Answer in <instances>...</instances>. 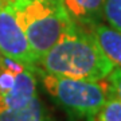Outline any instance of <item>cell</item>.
<instances>
[{
    "instance_id": "cell-1",
    "label": "cell",
    "mask_w": 121,
    "mask_h": 121,
    "mask_svg": "<svg viewBox=\"0 0 121 121\" xmlns=\"http://www.w3.org/2000/svg\"><path fill=\"white\" fill-rule=\"evenodd\" d=\"M39 69L59 77L102 81L114 66L89 30L74 23L39 60Z\"/></svg>"
},
{
    "instance_id": "cell-2",
    "label": "cell",
    "mask_w": 121,
    "mask_h": 121,
    "mask_svg": "<svg viewBox=\"0 0 121 121\" xmlns=\"http://www.w3.org/2000/svg\"><path fill=\"white\" fill-rule=\"evenodd\" d=\"M35 74L46 93L70 121H94L99 109L112 94L109 81L104 82V79L86 81L59 77L39 67Z\"/></svg>"
},
{
    "instance_id": "cell-3",
    "label": "cell",
    "mask_w": 121,
    "mask_h": 121,
    "mask_svg": "<svg viewBox=\"0 0 121 121\" xmlns=\"http://www.w3.org/2000/svg\"><path fill=\"white\" fill-rule=\"evenodd\" d=\"M38 62L66 32L71 20L63 0H7Z\"/></svg>"
},
{
    "instance_id": "cell-4",
    "label": "cell",
    "mask_w": 121,
    "mask_h": 121,
    "mask_svg": "<svg viewBox=\"0 0 121 121\" xmlns=\"http://www.w3.org/2000/svg\"><path fill=\"white\" fill-rule=\"evenodd\" d=\"M0 51L35 71L39 62L7 0H0Z\"/></svg>"
},
{
    "instance_id": "cell-5",
    "label": "cell",
    "mask_w": 121,
    "mask_h": 121,
    "mask_svg": "<svg viewBox=\"0 0 121 121\" xmlns=\"http://www.w3.org/2000/svg\"><path fill=\"white\" fill-rule=\"evenodd\" d=\"M38 95V78L32 70L24 69L16 75V82L11 90L0 94V112L19 109L28 105Z\"/></svg>"
},
{
    "instance_id": "cell-6",
    "label": "cell",
    "mask_w": 121,
    "mask_h": 121,
    "mask_svg": "<svg viewBox=\"0 0 121 121\" xmlns=\"http://www.w3.org/2000/svg\"><path fill=\"white\" fill-rule=\"evenodd\" d=\"M105 0H63V5L70 20L90 31L104 19Z\"/></svg>"
},
{
    "instance_id": "cell-7",
    "label": "cell",
    "mask_w": 121,
    "mask_h": 121,
    "mask_svg": "<svg viewBox=\"0 0 121 121\" xmlns=\"http://www.w3.org/2000/svg\"><path fill=\"white\" fill-rule=\"evenodd\" d=\"M90 32L114 69H121V32L102 23L94 26Z\"/></svg>"
},
{
    "instance_id": "cell-8",
    "label": "cell",
    "mask_w": 121,
    "mask_h": 121,
    "mask_svg": "<svg viewBox=\"0 0 121 121\" xmlns=\"http://www.w3.org/2000/svg\"><path fill=\"white\" fill-rule=\"evenodd\" d=\"M0 121H51L48 117L44 105L36 95L28 105L19 109L1 110Z\"/></svg>"
},
{
    "instance_id": "cell-9",
    "label": "cell",
    "mask_w": 121,
    "mask_h": 121,
    "mask_svg": "<svg viewBox=\"0 0 121 121\" xmlns=\"http://www.w3.org/2000/svg\"><path fill=\"white\" fill-rule=\"evenodd\" d=\"M97 121H121V99L116 95L110 94L105 101L102 108L99 109L95 117Z\"/></svg>"
},
{
    "instance_id": "cell-10",
    "label": "cell",
    "mask_w": 121,
    "mask_h": 121,
    "mask_svg": "<svg viewBox=\"0 0 121 121\" xmlns=\"http://www.w3.org/2000/svg\"><path fill=\"white\" fill-rule=\"evenodd\" d=\"M104 19L112 28L121 32V0H105Z\"/></svg>"
},
{
    "instance_id": "cell-11",
    "label": "cell",
    "mask_w": 121,
    "mask_h": 121,
    "mask_svg": "<svg viewBox=\"0 0 121 121\" xmlns=\"http://www.w3.org/2000/svg\"><path fill=\"white\" fill-rule=\"evenodd\" d=\"M108 81L112 93L121 99V69H113V71L109 74Z\"/></svg>"
},
{
    "instance_id": "cell-12",
    "label": "cell",
    "mask_w": 121,
    "mask_h": 121,
    "mask_svg": "<svg viewBox=\"0 0 121 121\" xmlns=\"http://www.w3.org/2000/svg\"><path fill=\"white\" fill-rule=\"evenodd\" d=\"M3 54H1V51H0V67H1V63H3Z\"/></svg>"
}]
</instances>
